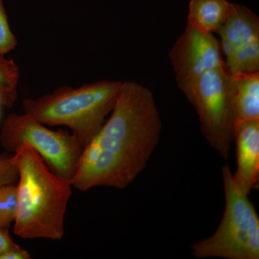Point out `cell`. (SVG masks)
<instances>
[{"label": "cell", "instance_id": "6da1fadb", "mask_svg": "<svg viewBox=\"0 0 259 259\" xmlns=\"http://www.w3.org/2000/svg\"><path fill=\"white\" fill-rule=\"evenodd\" d=\"M161 129L152 92L122 81L111 115L83 148L71 185L83 192L97 187L125 189L147 166Z\"/></svg>", "mask_w": 259, "mask_h": 259}, {"label": "cell", "instance_id": "7a4b0ae2", "mask_svg": "<svg viewBox=\"0 0 259 259\" xmlns=\"http://www.w3.org/2000/svg\"><path fill=\"white\" fill-rule=\"evenodd\" d=\"M13 161L18 170V210L15 234L24 239L61 240L73 187L71 180L56 175L32 147L22 144Z\"/></svg>", "mask_w": 259, "mask_h": 259}, {"label": "cell", "instance_id": "3957f363", "mask_svg": "<svg viewBox=\"0 0 259 259\" xmlns=\"http://www.w3.org/2000/svg\"><path fill=\"white\" fill-rule=\"evenodd\" d=\"M122 81L102 80L78 88L61 87L23 102L25 113L44 125H64L84 147L115 106Z\"/></svg>", "mask_w": 259, "mask_h": 259}, {"label": "cell", "instance_id": "277c9868", "mask_svg": "<svg viewBox=\"0 0 259 259\" xmlns=\"http://www.w3.org/2000/svg\"><path fill=\"white\" fill-rule=\"evenodd\" d=\"M224 213L218 229L192 245V254L198 259L259 258V218L254 205L238 188L229 165L222 167Z\"/></svg>", "mask_w": 259, "mask_h": 259}, {"label": "cell", "instance_id": "5b68a950", "mask_svg": "<svg viewBox=\"0 0 259 259\" xmlns=\"http://www.w3.org/2000/svg\"><path fill=\"white\" fill-rule=\"evenodd\" d=\"M184 95L197 112L204 139L228 160L236 117L231 74L226 65L204 73Z\"/></svg>", "mask_w": 259, "mask_h": 259}, {"label": "cell", "instance_id": "8992f818", "mask_svg": "<svg viewBox=\"0 0 259 259\" xmlns=\"http://www.w3.org/2000/svg\"><path fill=\"white\" fill-rule=\"evenodd\" d=\"M0 143L12 153L22 144L29 145L51 171L70 180L74 177L83 148L72 134L47 128L25 112L8 116L2 127Z\"/></svg>", "mask_w": 259, "mask_h": 259}, {"label": "cell", "instance_id": "52a82bcc", "mask_svg": "<svg viewBox=\"0 0 259 259\" xmlns=\"http://www.w3.org/2000/svg\"><path fill=\"white\" fill-rule=\"evenodd\" d=\"M231 74L259 71V18L247 7L232 4L231 13L216 32Z\"/></svg>", "mask_w": 259, "mask_h": 259}, {"label": "cell", "instance_id": "ba28073f", "mask_svg": "<svg viewBox=\"0 0 259 259\" xmlns=\"http://www.w3.org/2000/svg\"><path fill=\"white\" fill-rule=\"evenodd\" d=\"M168 56L183 93L204 73L226 65L220 40L212 32L203 33L187 25Z\"/></svg>", "mask_w": 259, "mask_h": 259}, {"label": "cell", "instance_id": "9c48e42d", "mask_svg": "<svg viewBox=\"0 0 259 259\" xmlns=\"http://www.w3.org/2000/svg\"><path fill=\"white\" fill-rule=\"evenodd\" d=\"M237 169L233 178L246 195L258 187L259 178V119L238 121L235 125Z\"/></svg>", "mask_w": 259, "mask_h": 259}, {"label": "cell", "instance_id": "30bf717a", "mask_svg": "<svg viewBox=\"0 0 259 259\" xmlns=\"http://www.w3.org/2000/svg\"><path fill=\"white\" fill-rule=\"evenodd\" d=\"M231 79L236 122L259 119V71L231 74Z\"/></svg>", "mask_w": 259, "mask_h": 259}, {"label": "cell", "instance_id": "8fae6325", "mask_svg": "<svg viewBox=\"0 0 259 259\" xmlns=\"http://www.w3.org/2000/svg\"><path fill=\"white\" fill-rule=\"evenodd\" d=\"M228 0H190L187 25L203 33L217 32L231 13Z\"/></svg>", "mask_w": 259, "mask_h": 259}, {"label": "cell", "instance_id": "7c38bea8", "mask_svg": "<svg viewBox=\"0 0 259 259\" xmlns=\"http://www.w3.org/2000/svg\"><path fill=\"white\" fill-rule=\"evenodd\" d=\"M20 73L13 59H5L0 54V97L3 106L12 107L18 97Z\"/></svg>", "mask_w": 259, "mask_h": 259}, {"label": "cell", "instance_id": "4fadbf2b", "mask_svg": "<svg viewBox=\"0 0 259 259\" xmlns=\"http://www.w3.org/2000/svg\"><path fill=\"white\" fill-rule=\"evenodd\" d=\"M18 210V187L14 184L0 187V227L9 230L12 223H15Z\"/></svg>", "mask_w": 259, "mask_h": 259}, {"label": "cell", "instance_id": "5bb4252c", "mask_svg": "<svg viewBox=\"0 0 259 259\" xmlns=\"http://www.w3.org/2000/svg\"><path fill=\"white\" fill-rule=\"evenodd\" d=\"M5 0H0V54L5 55L14 50L18 40L10 28L8 17L5 11Z\"/></svg>", "mask_w": 259, "mask_h": 259}, {"label": "cell", "instance_id": "9a60e30c", "mask_svg": "<svg viewBox=\"0 0 259 259\" xmlns=\"http://www.w3.org/2000/svg\"><path fill=\"white\" fill-rule=\"evenodd\" d=\"M18 170L13 161V156L0 155V187L14 184L18 180Z\"/></svg>", "mask_w": 259, "mask_h": 259}, {"label": "cell", "instance_id": "2e32d148", "mask_svg": "<svg viewBox=\"0 0 259 259\" xmlns=\"http://www.w3.org/2000/svg\"><path fill=\"white\" fill-rule=\"evenodd\" d=\"M31 255L26 250L20 248L18 245L0 253V259H30Z\"/></svg>", "mask_w": 259, "mask_h": 259}, {"label": "cell", "instance_id": "e0dca14e", "mask_svg": "<svg viewBox=\"0 0 259 259\" xmlns=\"http://www.w3.org/2000/svg\"><path fill=\"white\" fill-rule=\"evenodd\" d=\"M16 243L12 240L8 229H5L0 227V253L6 251L7 250L17 245Z\"/></svg>", "mask_w": 259, "mask_h": 259}, {"label": "cell", "instance_id": "ac0fdd59", "mask_svg": "<svg viewBox=\"0 0 259 259\" xmlns=\"http://www.w3.org/2000/svg\"><path fill=\"white\" fill-rule=\"evenodd\" d=\"M1 106H3V104H2L1 97H0V117H1Z\"/></svg>", "mask_w": 259, "mask_h": 259}]
</instances>
